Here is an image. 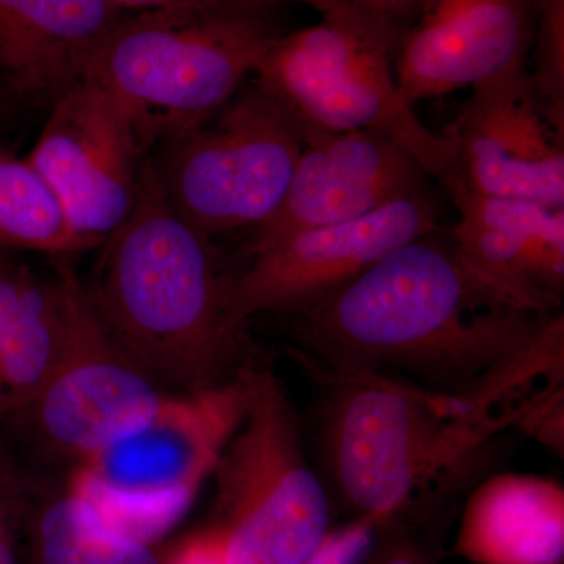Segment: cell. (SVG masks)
I'll use <instances>...</instances> for the list:
<instances>
[{
    "label": "cell",
    "instance_id": "6da1fadb",
    "mask_svg": "<svg viewBox=\"0 0 564 564\" xmlns=\"http://www.w3.org/2000/svg\"><path fill=\"white\" fill-rule=\"evenodd\" d=\"M300 355L521 413L563 381V314L530 310L463 261L451 228L402 245L295 314Z\"/></svg>",
    "mask_w": 564,
    "mask_h": 564
},
{
    "label": "cell",
    "instance_id": "7a4b0ae2",
    "mask_svg": "<svg viewBox=\"0 0 564 564\" xmlns=\"http://www.w3.org/2000/svg\"><path fill=\"white\" fill-rule=\"evenodd\" d=\"M212 237L184 220L150 154L129 217L99 245L88 299L107 332L163 386L199 392L243 367L247 329L232 321V281Z\"/></svg>",
    "mask_w": 564,
    "mask_h": 564
},
{
    "label": "cell",
    "instance_id": "3957f363",
    "mask_svg": "<svg viewBox=\"0 0 564 564\" xmlns=\"http://www.w3.org/2000/svg\"><path fill=\"white\" fill-rule=\"evenodd\" d=\"M296 356L321 389L323 480L358 518L380 527L441 485L464 480L489 441L516 423L480 400Z\"/></svg>",
    "mask_w": 564,
    "mask_h": 564
},
{
    "label": "cell",
    "instance_id": "277c9868",
    "mask_svg": "<svg viewBox=\"0 0 564 564\" xmlns=\"http://www.w3.org/2000/svg\"><path fill=\"white\" fill-rule=\"evenodd\" d=\"M270 7L223 0L202 9L126 13L85 79L117 96L151 150L206 121L242 88L281 33Z\"/></svg>",
    "mask_w": 564,
    "mask_h": 564
},
{
    "label": "cell",
    "instance_id": "5b68a950",
    "mask_svg": "<svg viewBox=\"0 0 564 564\" xmlns=\"http://www.w3.org/2000/svg\"><path fill=\"white\" fill-rule=\"evenodd\" d=\"M226 564H302L332 529V499L276 375L256 367L242 422L214 469Z\"/></svg>",
    "mask_w": 564,
    "mask_h": 564
},
{
    "label": "cell",
    "instance_id": "8992f818",
    "mask_svg": "<svg viewBox=\"0 0 564 564\" xmlns=\"http://www.w3.org/2000/svg\"><path fill=\"white\" fill-rule=\"evenodd\" d=\"M395 40L364 18H322L280 35L254 76L304 133L375 132L411 152L433 180L454 163L451 141L426 129L393 74Z\"/></svg>",
    "mask_w": 564,
    "mask_h": 564
},
{
    "label": "cell",
    "instance_id": "52a82bcc",
    "mask_svg": "<svg viewBox=\"0 0 564 564\" xmlns=\"http://www.w3.org/2000/svg\"><path fill=\"white\" fill-rule=\"evenodd\" d=\"M304 143L289 111L254 80L206 121L159 141L150 158L174 210L214 237L273 217Z\"/></svg>",
    "mask_w": 564,
    "mask_h": 564
},
{
    "label": "cell",
    "instance_id": "ba28073f",
    "mask_svg": "<svg viewBox=\"0 0 564 564\" xmlns=\"http://www.w3.org/2000/svg\"><path fill=\"white\" fill-rule=\"evenodd\" d=\"M57 276L65 307L61 361L39 397L2 423L79 463L143 429L173 392L107 332L68 263Z\"/></svg>",
    "mask_w": 564,
    "mask_h": 564
},
{
    "label": "cell",
    "instance_id": "9c48e42d",
    "mask_svg": "<svg viewBox=\"0 0 564 564\" xmlns=\"http://www.w3.org/2000/svg\"><path fill=\"white\" fill-rule=\"evenodd\" d=\"M527 66L474 85L441 133L454 150L441 187L564 207V113L544 101Z\"/></svg>",
    "mask_w": 564,
    "mask_h": 564
},
{
    "label": "cell",
    "instance_id": "30bf717a",
    "mask_svg": "<svg viewBox=\"0 0 564 564\" xmlns=\"http://www.w3.org/2000/svg\"><path fill=\"white\" fill-rule=\"evenodd\" d=\"M443 204L432 188L355 220L307 229L254 252L234 278L232 321L247 329L254 315L299 314L323 302L389 252L441 226Z\"/></svg>",
    "mask_w": 564,
    "mask_h": 564
},
{
    "label": "cell",
    "instance_id": "8fae6325",
    "mask_svg": "<svg viewBox=\"0 0 564 564\" xmlns=\"http://www.w3.org/2000/svg\"><path fill=\"white\" fill-rule=\"evenodd\" d=\"M148 154L120 99L84 79L51 107L25 159L54 193L74 231L102 243L131 214Z\"/></svg>",
    "mask_w": 564,
    "mask_h": 564
},
{
    "label": "cell",
    "instance_id": "7c38bea8",
    "mask_svg": "<svg viewBox=\"0 0 564 564\" xmlns=\"http://www.w3.org/2000/svg\"><path fill=\"white\" fill-rule=\"evenodd\" d=\"M256 366L199 392L173 393L150 423L77 463L104 488L133 496L198 494L242 422Z\"/></svg>",
    "mask_w": 564,
    "mask_h": 564
},
{
    "label": "cell",
    "instance_id": "4fadbf2b",
    "mask_svg": "<svg viewBox=\"0 0 564 564\" xmlns=\"http://www.w3.org/2000/svg\"><path fill=\"white\" fill-rule=\"evenodd\" d=\"M421 162L375 132L318 133L304 143L291 185L250 254L293 234L350 221L432 187Z\"/></svg>",
    "mask_w": 564,
    "mask_h": 564
},
{
    "label": "cell",
    "instance_id": "5bb4252c",
    "mask_svg": "<svg viewBox=\"0 0 564 564\" xmlns=\"http://www.w3.org/2000/svg\"><path fill=\"white\" fill-rule=\"evenodd\" d=\"M536 0H419L393 47V74L410 104L473 88L527 65Z\"/></svg>",
    "mask_w": 564,
    "mask_h": 564
},
{
    "label": "cell",
    "instance_id": "9a60e30c",
    "mask_svg": "<svg viewBox=\"0 0 564 564\" xmlns=\"http://www.w3.org/2000/svg\"><path fill=\"white\" fill-rule=\"evenodd\" d=\"M443 191L459 212L451 232L463 261L530 310L562 313L564 207L494 198L459 185Z\"/></svg>",
    "mask_w": 564,
    "mask_h": 564
},
{
    "label": "cell",
    "instance_id": "2e32d148",
    "mask_svg": "<svg viewBox=\"0 0 564 564\" xmlns=\"http://www.w3.org/2000/svg\"><path fill=\"white\" fill-rule=\"evenodd\" d=\"M124 14L106 0H0V95L51 109Z\"/></svg>",
    "mask_w": 564,
    "mask_h": 564
},
{
    "label": "cell",
    "instance_id": "e0dca14e",
    "mask_svg": "<svg viewBox=\"0 0 564 564\" xmlns=\"http://www.w3.org/2000/svg\"><path fill=\"white\" fill-rule=\"evenodd\" d=\"M455 551L474 564H563V485L533 474L486 478L464 505Z\"/></svg>",
    "mask_w": 564,
    "mask_h": 564
},
{
    "label": "cell",
    "instance_id": "ac0fdd59",
    "mask_svg": "<svg viewBox=\"0 0 564 564\" xmlns=\"http://www.w3.org/2000/svg\"><path fill=\"white\" fill-rule=\"evenodd\" d=\"M65 307L61 280L36 276L13 332L0 347V423L24 411L61 361Z\"/></svg>",
    "mask_w": 564,
    "mask_h": 564
},
{
    "label": "cell",
    "instance_id": "d6986e66",
    "mask_svg": "<svg viewBox=\"0 0 564 564\" xmlns=\"http://www.w3.org/2000/svg\"><path fill=\"white\" fill-rule=\"evenodd\" d=\"M31 518L36 564H163L150 544L118 532L69 489L36 513L31 508Z\"/></svg>",
    "mask_w": 564,
    "mask_h": 564
},
{
    "label": "cell",
    "instance_id": "ffe728a7",
    "mask_svg": "<svg viewBox=\"0 0 564 564\" xmlns=\"http://www.w3.org/2000/svg\"><path fill=\"white\" fill-rule=\"evenodd\" d=\"M99 245L74 231L61 203L28 159L0 148V251L47 252L62 259Z\"/></svg>",
    "mask_w": 564,
    "mask_h": 564
},
{
    "label": "cell",
    "instance_id": "44dd1931",
    "mask_svg": "<svg viewBox=\"0 0 564 564\" xmlns=\"http://www.w3.org/2000/svg\"><path fill=\"white\" fill-rule=\"evenodd\" d=\"M68 489L87 500L118 532L150 545L184 518L196 497L195 492L133 496L111 491L77 469L70 475Z\"/></svg>",
    "mask_w": 564,
    "mask_h": 564
},
{
    "label": "cell",
    "instance_id": "7402d4cb",
    "mask_svg": "<svg viewBox=\"0 0 564 564\" xmlns=\"http://www.w3.org/2000/svg\"><path fill=\"white\" fill-rule=\"evenodd\" d=\"M530 54L534 88L564 113V0H536Z\"/></svg>",
    "mask_w": 564,
    "mask_h": 564
},
{
    "label": "cell",
    "instance_id": "603a6c76",
    "mask_svg": "<svg viewBox=\"0 0 564 564\" xmlns=\"http://www.w3.org/2000/svg\"><path fill=\"white\" fill-rule=\"evenodd\" d=\"M32 486L0 440V564H21L20 530L31 513Z\"/></svg>",
    "mask_w": 564,
    "mask_h": 564
},
{
    "label": "cell",
    "instance_id": "cb8c5ba5",
    "mask_svg": "<svg viewBox=\"0 0 564 564\" xmlns=\"http://www.w3.org/2000/svg\"><path fill=\"white\" fill-rule=\"evenodd\" d=\"M380 524L373 519L356 518L329 529L318 547L302 564H361L372 551Z\"/></svg>",
    "mask_w": 564,
    "mask_h": 564
},
{
    "label": "cell",
    "instance_id": "d4e9b609",
    "mask_svg": "<svg viewBox=\"0 0 564 564\" xmlns=\"http://www.w3.org/2000/svg\"><path fill=\"white\" fill-rule=\"evenodd\" d=\"M347 9L384 29L392 39L399 40L417 9L419 0H340Z\"/></svg>",
    "mask_w": 564,
    "mask_h": 564
},
{
    "label": "cell",
    "instance_id": "484cf974",
    "mask_svg": "<svg viewBox=\"0 0 564 564\" xmlns=\"http://www.w3.org/2000/svg\"><path fill=\"white\" fill-rule=\"evenodd\" d=\"M163 564H226L220 536L210 527L192 534Z\"/></svg>",
    "mask_w": 564,
    "mask_h": 564
},
{
    "label": "cell",
    "instance_id": "4316f807",
    "mask_svg": "<svg viewBox=\"0 0 564 564\" xmlns=\"http://www.w3.org/2000/svg\"><path fill=\"white\" fill-rule=\"evenodd\" d=\"M113 9L121 13H143V11H161L177 9H202L215 6L223 0H106Z\"/></svg>",
    "mask_w": 564,
    "mask_h": 564
},
{
    "label": "cell",
    "instance_id": "83f0119b",
    "mask_svg": "<svg viewBox=\"0 0 564 564\" xmlns=\"http://www.w3.org/2000/svg\"><path fill=\"white\" fill-rule=\"evenodd\" d=\"M243 2L256 3V6L272 7L278 3H303L313 7L322 14V18H362L358 13L347 9L340 0H243ZM366 20V18H364Z\"/></svg>",
    "mask_w": 564,
    "mask_h": 564
},
{
    "label": "cell",
    "instance_id": "f1b7e54d",
    "mask_svg": "<svg viewBox=\"0 0 564 564\" xmlns=\"http://www.w3.org/2000/svg\"><path fill=\"white\" fill-rule=\"evenodd\" d=\"M369 564H430L426 556L410 543H397L383 549Z\"/></svg>",
    "mask_w": 564,
    "mask_h": 564
},
{
    "label": "cell",
    "instance_id": "f546056e",
    "mask_svg": "<svg viewBox=\"0 0 564 564\" xmlns=\"http://www.w3.org/2000/svg\"><path fill=\"white\" fill-rule=\"evenodd\" d=\"M6 259H3L2 256H0V269H2V267L6 265Z\"/></svg>",
    "mask_w": 564,
    "mask_h": 564
}]
</instances>
